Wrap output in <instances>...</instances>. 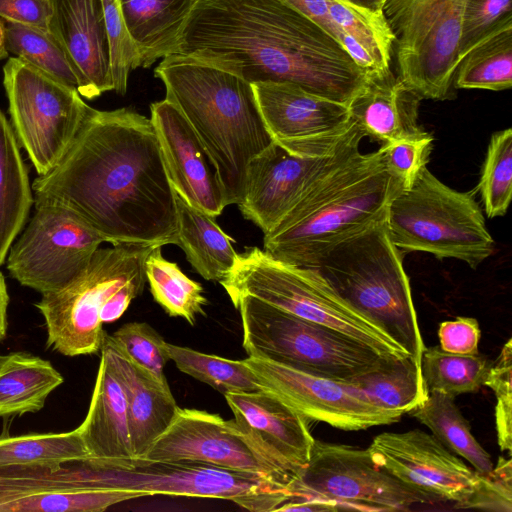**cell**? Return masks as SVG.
I'll return each mask as SVG.
<instances>
[{
	"instance_id": "3957f363",
	"label": "cell",
	"mask_w": 512,
	"mask_h": 512,
	"mask_svg": "<svg viewBox=\"0 0 512 512\" xmlns=\"http://www.w3.org/2000/svg\"><path fill=\"white\" fill-rule=\"evenodd\" d=\"M214 159L227 205L244 195L250 161L272 142L253 85L214 64L169 55L154 70Z\"/></svg>"
},
{
	"instance_id": "8d00e7d4",
	"label": "cell",
	"mask_w": 512,
	"mask_h": 512,
	"mask_svg": "<svg viewBox=\"0 0 512 512\" xmlns=\"http://www.w3.org/2000/svg\"><path fill=\"white\" fill-rule=\"evenodd\" d=\"M170 360L177 368L208 384L223 395L261 391L257 376L245 360H231L166 342Z\"/></svg>"
},
{
	"instance_id": "5b68a950",
	"label": "cell",
	"mask_w": 512,
	"mask_h": 512,
	"mask_svg": "<svg viewBox=\"0 0 512 512\" xmlns=\"http://www.w3.org/2000/svg\"><path fill=\"white\" fill-rule=\"evenodd\" d=\"M386 213L327 248L307 268L420 364L425 345Z\"/></svg>"
},
{
	"instance_id": "f546056e",
	"label": "cell",
	"mask_w": 512,
	"mask_h": 512,
	"mask_svg": "<svg viewBox=\"0 0 512 512\" xmlns=\"http://www.w3.org/2000/svg\"><path fill=\"white\" fill-rule=\"evenodd\" d=\"M64 382L48 360L27 352L0 356V417L40 411Z\"/></svg>"
},
{
	"instance_id": "f5cc1de1",
	"label": "cell",
	"mask_w": 512,
	"mask_h": 512,
	"mask_svg": "<svg viewBox=\"0 0 512 512\" xmlns=\"http://www.w3.org/2000/svg\"><path fill=\"white\" fill-rule=\"evenodd\" d=\"M8 52L6 44V24L0 19V60L8 58Z\"/></svg>"
},
{
	"instance_id": "e0dca14e",
	"label": "cell",
	"mask_w": 512,
	"mask_h": 512,
	"mask_svg": "<svg viewBox=\"0 0 512 512\" xmlns=\"http://www.w3.org/2000/svg\"><path fill=\"white\" fill-rule=\"evenodd\" d=\"M252 85L273 141L291 154L330 156L360 130L345 103L310 93L289 82Z\"/></svg>"
},
{
	"instance_id": "f1b7e54d",
	"label": "cell",
	"mask_w": 512,
	"mask_h": 512,
	"mask_svg": "<svg viewBox=\"0 0 512 512\" xmlns=\"http://www.w3.org/2000/svg\"><path fill=\"white\" fill-rule=\"evenodd\" d=\"M19 147L10 122L0 110V268L34 204Z\"/></svg>"
},
{
	"instance_id": "603a6c76",
	"label": "cell",
	"mask_w": 512,
	"mask_h": 512,
	"mask_svg": "<svg viewBox=\"0 0 512 512\" xmlns=\"http://www.w3.org/2000/svg\"><path fill=\"white\" fill-rule=\"evenodd\" d=\"M421 100L390 68L372 69L348 108L365 137L385 145L425 132L418 123Z\"/></svg>"
},
{
	"instance_id": "d4e9b609",
	"label": "cell",
	"mask_w": 512,
	"mask_h": 512,
	"mask_svg": "<svg viewBox=\"0 0 512 512\" xmlns=\"http://www.w3.org/2000/svg\"><path fill=\"white\" fill-rule=\"evenodd\" d=\"M100 352L125 389L132 457H142L170 426L179 407L169 386L159 383L125 357L107 333Z\"/></svg>"
},
{
	"instance_id": "52a82bcc",
	"label": "cell",
	"mask_w": 512,
	"mask_h": 512,
	"mask_svg": "<svg viewBox=\"0 0 512 512\" xmlns=\"http://www.w3.org/2000/svg\"><path fill=\"white\" fill-rule=\"evenodd\" d=\"M231 301L244 295L305 320L337 330L385 358L409 355L345 302L314 269L278 260L246 247L219 281Z\"/></svg>"
},
{
	"instance_id": "83f0119b",
	"label": "cell",
	"mask_w": 512,
	"mask_h": 512,
	"mask_svg": "<svg viewBox=\"0 0 512 512\" xmlns=\"http://www.w3.org/2000/svg\"><path fill=\"white\" fill-rule=\"evenodd\" d=\"M177 240L188 262L206 280L220 281L235 264L238 253L232 238L214 217L194 208L176 192Z\"/></svg>"
},
{
	"instance_id": "f35d334b",
	"label": "cell",
	"mask_w": 512,
	"mask_h": 512,
	"mask_svg": "<svg viewBox=\"0 0 512 512\" xmlns=\"http://www.w3.org/2000/svg\"><path fill=\"white\" fill-rule=\"evenodd\" d=\"M9 52L54 79L77 89L74 68L61 44L46 29L7 22Z\"/></svg>"
},
{
	"instance_id": "9a60e30c",
	"label": "cell",
	"mask_w": 512,
	"mask_h": 512,
	"mask_svg": "<svg viewBox=\"0 0 512 512\" xmlns=\"http://www.w3.org/2000/svg\"><path fill=\"white\" fill-rule=\"evenodd\" d=\"M103 242L74 212L55 205L35 206L29 223L9 249L6 268L22 286L44 294L70 281Z\"/></svg>"
},
{
	"instance_id": "c3c4849f",
	"label": "cell",
	"mask_w": 512,
	"mask_h": 512,
	"mask_svg": "<svg viewBox=\"0 0 512 512\" xmlns=\"http://www.w3.org/2000/svg\"><path fill=\"white\" fill-rule=\"evenodd\" d=\"M50 0H0V17L10 23L48 29Z\"/></svg>"
},
{
	"instance_id": "4fadbf2b",
	"label": "cell",
	"mask_w": 512,
	"mask_h": 512,
	"mask_svg": "<svg viewBox=\"0 0 512 512\" xmlns=\"http://www.w3.org/2000/svg\"><path fill=\"white\" fill-rule=\"evenodd\" d=\"M290 490V501L318 500L332 504L337 511H407L436 501L376 465L367 449L318 440L291 481Z\"/></svg>"
},
{
	"instance_id": "836d02e7",
	"label": "cell",
	"mask_w": 512,
	"mask_h": 512,
	"mask_svg": "<svg viewBox=\"0 0 512 512\" xmlns=\"http://www.w3.org/2000/svg\"><path fill=\"white\" fill-rule=\"evenodd\" d=\"M89 458L78 428L68 432L29 433L0 437V468L10 466H47Z\"/></svg>"
},
{
	"instance_id": "7dc6e473",
	"label": "cell",
	"mask_w": 512,
	"mask_h": 512,
	"mask_svg": "<svg viewBox=\"0 0 512 512\" xmlns=\"http://www.w3.org/2000/svg\"><path fill=\"white\" fill-rule=\"evenodd\" d=\"M512 462L499 457L496 467L487 475L481 509L512 510Z\"/></svg>"
},
{
	"instance_id": "4316f807",
	"label": "cell",
	"mask_w": 512,
	"mask_h": 512,
	"mask_svg": "<svg viewBox=\"0 0 512 512\" xmlns=\"http://www.w3.org/2000/svg\"><path fill=\"white\" fill-rule=\"evenodd\" d=\"M196 0H118L128 33L149 68L179 53L186 22Z\"/></svg>"
},
{
	"instance_id": "5bb4252c",
	"label": "cell",
	"mask_w": 512,
	"mask_h": 512,
	"mask_svg": "<svg viewBox=\"0 0 512 512\" xmlns=\"http://www.w3.org/2000/svg\"><path fill=\"white\" fill-rule=\"evenodd\" d=\"M142 458L191 460L265 476L290 485L298 470L267 449L235 419L197 409L178 411Z\"/></svg>"
},
{
	"instance_id": "d590c367",
	"label": "cell",
	"mask_w": 512,
	"mask_h": 512,
	"mask_svg": "<svg viewBox=\"0 0 512 512\" xmlns=\"http://www.w3.org/2000/svg\"><path fill=\"white\" fill-rule=\"evenodd\" d=\"M492 362L480 355H460L443 351L439 346L425 347L421 372L428 391L453 397L477 392L485 383Z\"/></svg>"
},
{
	"instance_id": "7a4b0ae2",
	"label": "cell",
	"mask_w": 512,
	"mask_h": 512,
	"mask_svg": "<svg viewBox=\"0 0 512 512\" xmlns=\"http://www.w3.org/2000/svg\"><path fill=\"white\" fill-rule=\"evenodd\" d=\"M178 54L214 64L251 84L289 82L347 105L369 71L281 0H196Z\"/></svg>"
},
{
	"instance_id": "d6986e66",
	"label": "cell",
	"mask_w": 512,
	"mask_h": 512,
	"mask_svg": "<svg viewBox=\"0 0 512 512\" xmlns=\"http://www.w3.org/2000/svg\"><path fill=\"white\" fill-rule=\"evenodd\" d=\"M363 138L359 130L326 157L297 156L273 141L248 165L244 195L238 204L240 212L264 234L270 232L306 190Z\"/></svg>"
},
{
	"instance_id": "f6af8a7d",
	"label": "cell",
	"mask_w": 512,
	"mask_h": 512,
	"mask_svg": "<svg viewBox=\"0 0 512 512\" xmlns=\"http://www.w3.org/2000/svg\"><path fill=\"white\" fill-rule=\"evenodd\" d=\"M433 147V136L428 132L381 145L386 169L408 189L419 172L426 167Z\"/></svg>"
},
{
	"instance_id": "7402d4cb",
	"label": "cell",
	"mask_w": 512,
	"mask_h": 512,
	"mask_svg": "<svg viewBox=\"0 0 512 512\" xmlns=\"http://www.w3.org/2000/svg\"><path fill=\"white\" fill-rule=\"evenodd\" d=\"M49 31L66 52L79 94L89 100L113 90L102 0H50Z\"/></svg>"
},
{
	"instance_id": "b9f144b4",
	"label": "cell",
	"mask_w": 512,
	"mask_h": 512,
	"mask_svg": "<svg viewBox=\"0 0 512 512\" xmlns=\"http://www.w3.org/2000/svg\"><path fill=\"white\" fill-rule=\"evenodd\" d=\"M110 51L113 91L124 95L131 70L141 67L139 52L125 25L118 0H102Z\"/></svg>"
},
{
	"instance_id": "9c48e42d",
	"label": "cell",
	"mask_w": 512,
	"mask_h": 512,
	"mask_svg": "<svg viewBox=\"0 0 512 512\" xmlns=\"http://www.w3.org/2000/svg\"><path fill=\"white\" fill-rule=\"evenodd\" d=\"M157 246L120 243L98 248L89 262L34 305L44 318L46 345L65 356L95 354L104 338L100 313L126 284L146 277L145 262Z\"/></svg>"
},
{
	"instance_id": "ffe728a7",
	"label": "cell",
	"mask_w": 512,
	"mask_h": 512,
	"mask_svg": "<svg viewBox=\"0 0 512 512\" xmlns=\"http://www.w3.org/2000/svg\"><path fill=\"white\" fill-rule=\"evenodd\" d=\"M162 159L174 191L194 208L219 216L227 206L217 165L180 109L168 99L150 106Z\"/></svg>"
},
{
	"instance_id": "ba28073f",
	"label": "cell",
	"mask_w": 512,
	"mask_h": 512,
	"mask_svg": "<svg viewBox=\"0 0 512 512\" xmlns=\"http://www.w3.org/2000/svg\"><path fill=\"white\" fill-rule=\"evenodd\" d=\"M475 192L457 191L424 167L387 207L391 240L400 250L458 259L475 269L494 251Z\"/></svg>"
},
{
	"instance_id": "681fc988",
	"label": "cell",
	"mask_w": 512,
	"mask_h": 512,
	"mask_svg": "<svg viewBox=\"0 0 512 512\" xmlns=\"http://www.w3.org/2000/svg\"><path fill=\"white\" fill-rule=\"evenodd\" d=\"M303 14L341 44V33L333 22L327 0H281Z\"/></svg>"
},
{
	"instance_id": "7bdbcfd3",
	"label": "cell",
	"mask_w": 512,
	"mask_h": 512,
	"mask_svg": "<svg viewBox=\"0 0 512 512\" xmlns=\"http://www.w3.org/2000/svg\"><path fill=\"white\" fill-rule=\"evenodd\" d=\"M508 25H512L511 0H467L462 22L459 61L479 42Z\"/></svg>"
},
{
	"instance_id": "30bf717a",
	"label": "cell",
	"mask_w": 512,
	"mask_h": 512,
	"mask_svg": "<svg viewBox=\"0 0 512 512\" xmlns=\"http://www.w3.org/2000/svg\"><path fill=\"white\" fill-rule=\"evenodd\" d=\"M240 312L248 356L345 381L382 358L351 337L244 295L232 301Z\"/></svg>"
},
{
	"instance_id": "277c9868",
	"label": "cell",
	"mask_w": 512,
	"mask_h": 512,
	"mask_svg": "<svg viewBox=\"0 0 512 512\" xmlns=\"http://www.w3.org/2000/svg\"><path fill=\"white\" fill-rule=\"evenodd\" d=\"M353 145L264 234L274 258L308 267L327 248L377 219L403 190L385 167L383 153L363 154Z\"/></svg>"
},
{
	"instance_id": "7c38bea8",
	"label": "cell",
	"mask_w": 512,
	"mask_h": 512,
	"mask_svg": "<svg viewBox=\"0 0 512 512\" xmlns=\"http://www.w3.org/2000/svg\"><path fill=\"white\" fill-rule=\"evenodd\" d=\"M3 86L10 124L38 175L50 172L64 157L89 110L75 87L27 62L9 57Z\"/></svg>"
},
{
	"instance_id": "ac0fdd59",
	"label": "cell",
	"mask_w": 512,
	"mask_h": 512,
	"mask_svg": "<svg viewBox=\"0 0 512 512\" xmlns=\"http://www.w3.org/2000/svg\"><path fill=\"white\" fill-rule=\"evenodd\" d=\"M263 391L292 407L307 420L325 422L342 430L388 425L402 414L382 409L345 381L309 373L269 359H244Z\"/></svg>"
},
{
	"instance_id": "8fae6325",
	"label": "cell",
	"mask_w": 512,
	"mask_h": 512,
	"mask_svg": "<svg viewBox=\"0 0 512 512\" xmlns=\"http://www.w3.org/2000/svg\"><path fill=\"white\" fill-rule=\"evenodd\" d=\"M467 0H384L398 76L422 99L452 95Z\"/></svg>"
},
{
	"instance_id": "484cf974",
	"label": "cell",
	"mask_w": 512,
	"mask_h": 512,
	"mask_svg": "<svg viewBox=\"0 0 512 512\" xmlns=\"http://www.w3.org/2000/svg\"><path fill=\"white\" fill-rule=\"evenodd\" d=\"M77 428L89 458L132 457L125 389L102 355L88 412Z\"/></svg>"
},
{
	"instance_id": "d6a6232c",
	"label": "cell",
	"mask_w": 512,
	"mask_h": 512,
	"mask_svg": "<svg viewBox=\"0 0 512 512\" xmlns=\"http://www.w3.org/2000/svg\"><path fill=\"white\" fill-rule=\"evenodd\" d=\"M453 86L491 91L511 88L512 25L493 32L461 58Z\"/></svg>"
},
{
	"instance_id": "f907efd6",
	"label": "cell",
	"mask_w": 512,
	"mask_h": 512,
	"mask_svg": "<svg viewBox=\"0 0 512 512\" xmlns=\"http://www.w3.org/2000/svg\"><path fill=\"white\" fill-rule=\"evenodd\" d=\"M9 294L4 275L0 270V342L5 339L8 328Z\"/></svg>"
},
{
	"instance_id": "1f68e13d",
	"label": "cell",
	"mask_w": 512,
	"mask_h": 512,
	"mask_svg": "<svg viewBox=\"0 0 512 512\" xmlns=\"http://www.w3.org/2000/svg\"><path fill=\"white\" fill-rule=\"evenodd\" d=\"M409 413L428 427L443 446L469 462L475 471L483 475L491 473V457L473 436L469 422L455 403V397L428 391L425 401Z\"/></svg>"
},
{
	"instance_id": "cb8c5ba5",
	"label": "cell",
	"mask_w": 512,
	"mask_h": 512,
	"mask_svg": "<svg viewBox=\"0 0 512 512\" xmlns=\"http://www.w3.org/2000/svg\"><path fill=\"white\" fill-rule=\"evenodd\" d=\"M235 421L267 449L295 469L303 467L315 439L308 421L292 407L266 391L224 395Z\"/></svg>"
},
{
	"instance_id": "ab89813d",
	"label": "cell",
	"mask_w": 512,
	"mask_h": 512,
	"mask_svg": "<svg viewBox=\"0 0 512 512\" xmlns=\"http://www.w3.org/2000/svg\"><path fill=\"white\" fill-rule=\"evenodd\" d=\"M475 191L481 194L489 218L504 216L512 198V130L491 135L480 180Z\"/></svg>"
},
{
	"instance_id": "44dd1931",
	"label": "cell",
	"mask_w": 512,
	"mask_h": 512,
	"mask_svg": "<svg viewBox=\"0 0 512 512\" xmlns=\"http://www.w3.org/2000/svg\"><path fill=\"white\" fill-rule=\"evenodd\" d=\"M140 497L143 495L133 491L83 487L72 462L56 469L0 468V512H102Z\"/></svg>"
},
{
	"instance_id": "8992f818",
	"label": "cell",
	"mask_w": 512,
	"mask_h": 512,
	"mask_svg": "<svg viewBox=\"0 0 512 512\" xmlns=\"http://www.w3.org/2000/svg\"><path fill=\"white\" fill-rule=\"evenodd\" d=\"M76 464L87 488L223 499L255 512L278 511L292 499L290 485L198 461L87 458Z\"/></svg>"
},
{
	"instance_id": "e575fe53",
	"label": "cell",
	"mask_w": 512,
	"mask_h": 512,
	"mask_svg": "<svg viewBox=\"0 0 512 512\" xmlns=\"http://www.w3.org/2000/svg\"><path fill=\"white\" fill-rule=\"evenodd\" d=\"M161 247H155L146 258L145 273L150 291L168 315L182 317L194 325L196 316L204 314L207 304L203 288L188 278L176 263L165 259Z\"/></svg>"
},
{
	"instance_id": "2e32d148",
	"label": "cell",
	"mask_w": 512,
	"mask_h": 512,
	"mask_svg": "<svg viewBox=\"0 0 512 512\" xmlns=\"http://www.w3.org/2000/svg\"><path fill=\"white\" fill-rule=\"evenodd\" d=\"M372 460L407 487L456 508H478L486 476L421 429L385 432L367 448Z\"/></svg>"
},
{
	"instance_id": "60d3db41",
	"label": "cell",
	"mask_w": 512,
	"mask_h": 512,
	"mask_svg": "<svg viewBox=\"0 0 512 512\" xmlns=\"http://www.w3.org/2000/svg\"><path fill=\"white\" fill-rule=\"evenodd\" d=\"M108 338L131 362L159 383L168 385L164 374V368L170 360L166 341L148 323H126L108 335Z\"/></svg>"
},
{
	"instance_id": "816d5d0a",
	"label": "cell",
	"mask_w": 512,
	"mask_h": 512,
	"mask_svg": "<svg viewBox=\"0 0 512 512\" xmlns=\"http://www.w3.org/2000/svg\"><path fill=\"white\" fill-rule=\"evenodd\" d=\"M354 6L373 12L383 13L384 0H341Z\"/></svg>"
},
{
	"instance_id": "74e56055",
	"label": "cell",
	"mask_w": 512,
	"mask_h": 512,
	"mask_svg": "<svg viewBox=\"0 0 512 512\" xmlns=\"http://www.w3.org/2000/svg\"><path fill=\"white\" fill-rule=\"evenodd\" d=\"M329 12L343 37L354 41L371 58L374 69L390 68L395 37L384 16L341 0H327Z\"/></svg>"
},
{
	"instance_id": "6da1fadb",
	"label": "cell",
	"mask_w": 512,
	"mask_h": 512,
	"mask_svg": "<svg viewBox=\"0 0 512 512\" xmlns=\"http://www.w3.org/2000/svg\"><path fill=\"white\" fill-rule=\"evenodd\" d=\"M31 187L35 206L74 212L112 245H176L175 191L150 118L134 110L91 107L64 157Z\"/></svg>"
},
{
	"instance_id": "4dcf8cb0",
	"label": "cell",
	"mask_w": 512,
	"mask_h": 512,
	"mask_svg": "<svg viewBox=\"0 0 512 512\" xmlns=\"http://www.w3.org/2000/svg\"><path fill=\"white\" fill-rule=\"evenodd\" d=\"M345 382L378 407L402 415L419 406L428 396L421 366L411 355L382 358Z\"/></svg>"
},
{
	"instance_id": "bcb514c9",
	"label": "cell",
	"mask_w": 512,
	"mask_h": 512,
	"mask_svg": "<svg viewBox=\"0 0 512 512\" xmlns=\"http://www.w3.org/2000/svg\"><path fill=\"white\" fill-rule=\"evenodd\" d=\"M440 348L449 353L476 355L481 337L479 323L472 317H457L441 322L438 329Z\"/></svg>"
},
{
	"instance_id": "ee69618b",
	"label": "cell",
	"mask_w": 512,
	"mask_h": 512,
	"mask_svg": "<svg viewBox=\"0 0 512 512\" xmlns=\"http://www.w3.org/2000/svg\"><path fill=\"white\" fill-rule=\"evenodd\" d=\"M484 385L497 399L495 424L499 447L509 455L512 449V339L503 345L496 362L491 365Z\"/></svg>"
}]
</instances>
